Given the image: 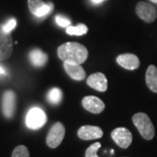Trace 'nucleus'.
Masks as SVG:
<instances>
[{
  "instance_id": "obj_24",
  "label": "nucleus",
  "mask_w": 157,
  "mask_h": 157,
  "mask_svg": "<svg viewBox=\"0 0 157 157\" xmlns=\"http://www.w3.org/2000/svg\"><path fill=\"white\" fill-rule=\"evenodd\" d=\"M102 1H104V0H92V2H93L94 4H100Z\"/></svg>"
},
{
  "instance_id": "obj_13",
  "label": "nucleus",
  "mask_w": 157,
  "mask_h": 157,
  "mask_svg": "<svg viewBox=\"0 0 157 157\" xmlns=\"http://www.w3.org/2000/svg\"><path fill=\"white\" fill-rule=\"evenodd\" d=\"M116 61L121 67L128 70H135L140 67L139 58L132 53H125L119 55L116 59Z\"/></svg>"
},
{
  "instance_id": "obj_23",
  "label": "nucleus",
  "mask_w": 157,
  "mask_h": 157,
  "mask_svg": "<svg viewBox=\"0 0 157 157\" xmlns=\"http://www.w3.org/2000/svg\"><path fill=\"white\" fill-rule=\"evenodd\" d=\"M6 68H4L2 66H0V75H6Z\"/></svg>"
},
{
  "instance_id": "obj_10",
  "label": "nucleus",
  "mask_w": 157,
  "mask_h": 157,
  "mask_svg": "<svg viewBox=\"0 0 157 157\" xmlns=\"http://www.w3.org/2000/svg\"><path fill=\"white\" fill-rule=\"evenodd\" d=\"M28 7L35 17H42L50 12L52 6L45 3L43 0H28Z\"/></svg>"
},
{
  "instance_id": "obj_17",
  "label": "nucleus",
  "mask_w": 157,
  "mask_h": 157,
  "mask_svg": "<svg viewBox=\"0 0 157 157\" xmlns=\"http://www.w3.org/2000/svg\"><path fill=\"white\" fill-rule=\"evenodd\" d=\"M62 97H63L62 91L59 87L52 88L47 94V99L52 104H59L61 101Z\"/></svg>"
},
{
  "instance_id": "obj_4",
  "label": "nucleus",
  "mask_w": 157,
  "mask_h": 157,
  "mask_svg": "<svg viewBox=\"0 0 157 157\" xmlns=\"http://www.w3.org/2000/svg\"><path fill=\"white\" fill-rule=\"evenodd\" d=\"M46 122L45 112L39 107H33L29 110L26 115L25 123L30 129H39Z\"/></svg>"
},
{
  "instance_id": "obj_22",
  "label": "nucleus",
  "mask_w": 157,
  "mask_h": 157,
  "mask_svg": "<svg viewBox=\"0 0 157 157\" xmlns=\"http://www.w3.org/2000/svg\"><path fill=\"white\" fill-rule=\"evenodd\" d=\"M16 25H17L16 19L11 18V19H10L8 22L6 23V25H3V27H4V30H5L6 32H7V33H11V31L15 28Z\"/></svg>"
},
{
  "instance_id": "obj_9",
  "label": "nucleus",
  "mask_w": 157,
  "mask_h": 157,
  "mask_svg": "<svg viewBox=\"0 0 157 157\" xmlns=\"http://www.w3.org/2000/svg\"><path fill=\"white\" fill-rule=\"evenodd\" d=\"M78 136L79 139L84 140L99 139L103 136V131L97 126H83L78 130Z\"/></svg>"
},
{
  "instance_id": "obj_19",
  "label": "nucleus",
  "mask_w": 157,
  "mask_h": 157,
  "mask_svg": "<svg viewBox=\"0 0 157 157\" xmlns=\"http://www.w3.org/2000/svg\"><path fill=\"white\" fill-rule=\"evenodd\" d=\"M11 157H30L28 148L24 145H19L14 148Z\"/></svg>"
},
{
  "instance_id": "obj_7",
  "label": "nucleus",
  "mask_w": 157,
  "mask_h": 157,
  "mask_svg": "<svg viewBox=\"0 0 157 157\" xmlns=\"http://www.w3.org/2000/svg\"><path fill=\"white\" fill-rule=\"evenodd\" d=\"M111 137L118 146L121 148H128L133 141V135L126 128H117L113 129L111 133Z\"/></svg>"
},
{
  "instance_id": "obj_1",
  "label": "nucleus",
  "mask_w": 157,
  "mask_h": 157,
  "mask_svg": "<svg viewBox=\"0 0 157 157\" xmlns=\"http://www.w3.org/2000/svg\"><path fill=\"white\" fill-rule=\"evenodd\" d=\"M58 56L62 61L69 64L81 65L87 57L88 51L86 46L76 42H67L59 45L58 48Z\"/></svg>"
},
{
  "instance_id": "obj_14",
  "label": "nucleus",
  "mask_w": 157,
  "mask_h": 157,
  "mask_svg": "<svg viewBox=\"0 0 157 157\" xmlns=\"http://www.w3.org/2000/svg\"><path fill=\"white\" fill-rule=\"evenodd\" d=\"M64 69L68 75L75 80H83L86 78V72L80 65L69 64L64 62Z\"/></svg>"
},
{
  "instance_id": "obj_2",
  "label": "nucleus",
  "mask_w": 157,
  "mask_h": 157,
  "mask_svg": "<svg viewBox=\"0 0 157 157\" xmlns=\"http://www.w3.org/2000/svg\"><path fill=\"white\" fill-rule=\"evenodd\" d=\"M133 122L140 135L145 140H152L155 136V128L151 120L144 113H137L132 118Z\"/></svg>"
},
{
  "instance_id": "obj_15",
  "label": "nucleus",
  "mask_w": 157,
  "mask_h": 157,
  "mask_svg": "<svg viewBox=\"0 0 157 157\" xmlns=\"http://www.w3.org/2000/svg\"><path fill=\"white\" fill-rule=\"evenodd\" d=\"M32 64L37 67H42L48 61V55L40 49H34L29 54Z\"/></svg>"
},
{
  "instance_id": "obj_5",
  "label": "nucleus",
  "mask_w": 157,
  "mask_h": 157,
  "mask_svg": "<svg viewBox=\"0 0 157 157\" xmlns=\"http://www.w3.org/2000/svg\"><path fill=\"white\" fill-rule=\"evenodd\" d=\"M13 50V41L11 33L4 30L0 24V60H6L11 57Z\"/></svg>"
},
{
  "instance_id": "obj_8",
  "label": "nucleus",
  "mask_w": 157,
  "mask_h": 157,
  "mask_svg": "<svg viewBox=\"0 0 157 157\" xmlns=\"http://www.w3.org/2000/svg\"><path fill=\"white\" fill-rule=\"evenodd\" d=\"M82 106L92 113H101L105 109V103L96 96H86L82 100Z\"/></svg>"
},
{
  "instance_id": "obj_20",
  "label": "nucleus",
  "mask_w": 157,
  "mask_h": 157,
  "mask_svg": "<svg viewBox=\"0 0 157 157\" xmlns=\"http://www.w3.org/2000/svg\"><path fill=\"white\" fill-rule=\"evenodd\" d=\"M101 144L100 142H95L87 147L85 153V157H99L97 155V152L100 149Z\"/></svg>"
},
{
  "instance_id": "obj_3",
  "label": "nucleus",
  "mask_w": 157,
  "mask_h": 157,
  "mask_svg": "<svg viewBox=\"0 0 157 157\" xmlns=\"http://www.w3.org/2000/svg\"><path fill=\"white\" fill-rule=\"evenodd\" d=\"M66 128L61 122H56L51 128L46 136V144L51 148H55L60 145L65 137Z\"/></svg>"
},
{
  "instance_id": "obj_12",
  "label": "nucleus",
  "mask_w": 157,
  "mask_h": 157,
  "mask_svg": "<svg viewBox=\"0 0 157 157\" xmlns=\"http://www.w3.org/2000/svg\"><path fill=\"white\" fill-rule=\"evenodd\" d=\"M86 83L90 87L99 92H105L107 89V79L102 73L91 74L87 78Z\"/></svg>"
},
{
  "instance_id": "obj_25",
  "label": "nucleus",
  "mask_w": 157,
  "mask_h": 157,
  "mask_svg": "<svg viewBox=\"0 0 157 157\" xmlns=\"http://www.w3.org/2000/svg\"><path fill=\"white\" fill-rule=\"evenodd\" d=\"M149 1H151L152 3H155V4H157V0H149Z\"/></svg>"
},
{
  "instance_id": "obj_11",
  "label": "nucleus",
  "mask_w": 157,
  "mask_h": 157,
  "mask_svg": "<svg viewBox=\"0 0 157 157\" xmlns=\"http://www.w3.org/2000/svg\"><path fill=\"white\" fill-rule=\"evenodd\" d=\"M3 112L6 118H12L16 107V95L12 91H6L3 96Z\"/></svg>"
},
{
  "instance_id": "obj_6",
  "label": "nucleus",
  "mask_w": 157,
  "mask_h": 157,
  "mask_svg": "<svg viewBox=\"0 0 157 157\" xmlns=\"http://www.w3.org/2000/svg\"><path fill=\"white\" fill-rule=\"evenodd\" d=\"M135 12L137 16L146 23H153L157 16L156 9L146 2H139L135 7Z\"/></svg>"
},
{
  "instance_id": "obj_18",
  "label": "nucleus",
  "mask_w": 157,
  "mask_h": 157,
  "mask_svg": "<svg viewBox=\"0 0 157 157\" xmlns=\"http://www.w3.org/2000/svg\"><path fill=\"white\" fill-rule=\"evenodd\" d=\"M88 28L84 24H79L78 26H71L69 25L67 27V33L69 35H76L81 36L87 33Z\"/></svg>"
},
{
  "instance_id": "obj_16",
  "label": "nucleus",
  "mask_w": 157,
  "mask_h": 157,
  "mask_svg": "<svg viewBox=\"0 0 157 157\" xmlns=\"http://www.w3.org/2000/svg\"><path fill=\"white\" fill-rule=\"evenodd\" d=\"M146 83L152 92L157 94V67L150 65L146 72Z\"/></svg>"
},
{
  "instance_id": "obj_21",
  "label": "nucleus",
  "mask_w": 157,
  "mask_h": 157,
  "mask_svg": "<svg viewBox=\"0 0 157 157\" xmlns=\"http://www.w3.org/2000/svg\"><path fill=\"white\" fill-rule=\"evenodd\" d=\"M55 19H56L57 24L59 26H62V27H67V26H69L71 25V21L69 19L62 17V16H59V15H58Z\"/></svg>"
}]
</instances>
